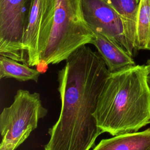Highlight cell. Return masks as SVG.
<instances>
[{"mask_svg": "<svg viewBox=\"0 0 150 150\" xmlns=\"http://www.w3.org/2000/svg\"><path fill=\"white\" fill-rule=\"evenodd\" d=\"M109 71L98 52L87 45L74 50L58 71L61 109L48 129L44 150H90L102 134L94 114Z\"/></svg>", "mask_w": 150, "mask_h": 150, "instance_id": "cell-1", "label": "cell"}, {"mask_svg": "<svg viewBox=\"0 0 150 150\" xmlns=\"http://www.w3.org/2000/svg\"><path fill=\"white\" fill-rule=\"evenodd\" d=\"M102 133L112 136L137 132L150 123V91L145 65L110 73L94 114Z\"/></svg>", "mask_w": 150, "mask_h": 150, "instance_id": "cell-2", "label": "cell"}, {"mask_svg": "<svg viewBox=\"0 0 150 150\" xmlns=\"http://www.w3.org/2000/svg\"><path fill=\"white\" fill-rule=\"evenodd\" d=\"M94 35L84 19L81 0H54L51 30L40 64L66 60L77 48L91 43Z\"/></svg>", "mask_w": 150, "mask_h": 150, "instance_id": "cell-3", "label": "cell"}, {"mask_svg": "<svg viewBox=\"0 0 150 150\" xmlns=\"http://www.w3.org/2000/svg\"><path fill=\"white\" fill-rule=\"evenodd\" d=\"M47 114L39 93L18 90L12 104L4 108L0 114L1 144L17 148L38 127L39 120Z\"/></svg>", "mask_w": 150, "mask_h": 150, "instance_id": "cell-4", "label": "cell"}, {"mask_svg": "<svg viewBox=\"0 0 150 150\" xmlns=\"http://www.w3.org/2000/svg\"><path fill=\"white\" fill-rule=\"evenodd\" d=\"M32 1L0 0V55L25 64L23 39Z\"/></svg>", "mask_w": 150, "mask_h": 150, "instance_id": "cell-5", "label": "cell"}, {"mask_svg": "<svg viewBox=\"0 0 150 150\" xmlns=\"http://www.w3.org/2000/svg\"><path fill=\"white\" fill-rule=\"evenodd\" d=\"M54 7V0H33L29 13L23 45L26 64H40V57L47 44Z\"/></svg>", "mask_w": 150, "mask_h": 150, "instance_id": "cell-6", "label": "cell"}, {"mask_svg": "<svg viewBox=\"0 0 150 150\" xmlns=\"http://www.w3.org/2000/svg\"><path fill=\"white\" fill-rule=\"evenodd\" d=\"M84 19L94 34L101 35L132 56L122 21L107 0H81Z\"/></svg>", "mask_w": 150, "mask_h": 150, "instance_id": "cell-7", "label": "cell"}, {"mask_svg": "<svg viewBox=\"0 0 150 150\" xmlns=\"http://www.w3.org/2000/svg\"><path fill=\"white\" fill-rule=\"evenodd\" d=\"M94 35L90 44L96 47L110 73L136 65L132 56L122 47L101 35Z\"/></svg>", "mask_w": 150, "mask_h": 150, "instance_id": "cell-8", "label": "cell"}, {"mask_svg": "<svg viewBox=\"0 0 150 150\" xmlns=\"http://www.w3.org/2000/svg\"><path fill=\"white\" fill-rule=\"evenodd\" d=\"M93 150H150V128L102 139Z\"/></svg>", "mask_w": 150, "mask_h": 150, "instance_id": "cell-9", "label": "cell"}, {"mask_svg": "<svg viewBox=\"0 0 150 150\" xmlns=\"http://www.w3.org/2000/svg\"><path fill=\"white\" fill-rule=\"evenodd\" d=\"M120 16L125 35L132 51L135 50L139 2L137 0H107Z\"/></svg>", "mask_w": 150, "mask_h": 150, "instance_id": "cell-10", "label": "cell"}, {"mask_svg": "<svg viewBox=\"0 0 150 150\" xmlns=\"http://www.w3.org/2000/svg\"><path fill=\"white\" fill-rule=\"evenodd\" d=\"M40 72L12 59L0 55V79L12 78L19 81L38 82Z\"/></svg>", "mask_w": 150, "mask_h": 150, "instance_id": "cell-11", "label": "cell"}, {"mask_svg": "<svg viewBox=\"0 0 150 150\" xmlns=\"http://www.w3.org/2000/svg\"><path fill=\"white\" fill-rule=\"evenodd\" d=\"M135 49L150 50V0H140Z\"/></svg>", "mask_w": 150, "mask_h": 150, "instance_id": "cell-12", "label": "cell"}, {"mask_svg": "<svg viewBox=\"0 0 150 150\" xmlns=\"http://www.w3.org/2000/svg\"><path fill=\"white\" fill-rule=\"evenodd\" d=\"M146 68V82L148 88L150 91V60H148L145 64Z\"/></svg>", "mask_w": 150, "mask_h": 150, "instance_id": "cell-13", "label": "cell"}, {"mask_svg": "<svg viewBox=\"0 0 150 150\" xmlns=\"http://www.w3.org/2000/svg\"><path fill=\"white\" fill-rule=\"evenodd\" d=\"M16 148L12 145H5L1 144L0 150H15Z\"/></svg>", "mask_w": 150, "mask_h": 150, "instance_id": "cell-14", "label": "cell"}, {"mask_svg": "<svg viewBox=\"0 0 150 150\" xmlns=\"http://www.w3.org/2000/svg\"><path fill=\"white\" fill-rule=\"evenodd\" d=\"M137 1L138 2H139V1H140V0H137Z\"/></svg>", "mask_w": 150, "mask_h": 150, "instance_id": "cell-15", "label": "cell"}]
</instances>
